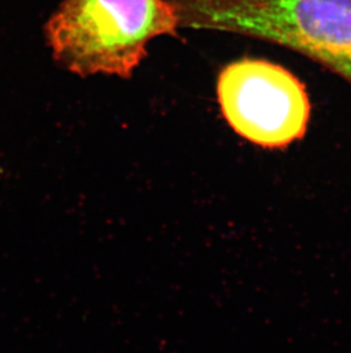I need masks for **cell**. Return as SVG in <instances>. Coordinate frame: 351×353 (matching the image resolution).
Masks as SVG:
<instances>
[{
    "instance_id": "1",
    "label": "cell",
    "mask_w": 351,
    "mask_h": 353,
    "mask_svg": "<svg viewBox=\"0 0 351 353\" xmlns=\"http://www.w3.org/2000/svg\"><path fill=\"white\" fill-rule=\"evenodd\" d=\"M179 27L265 40L351 85V0H170Z\"/></svg>"
},
{
    "instance_id": "2",
    "label": "cell",
    "mask_w": 351,
    "mask_h": 353,
    "mask_svg": "<svg viewBox=\"0 0 351 353\" xmlns=\"http://www.w3.org/2000/svg\"><path fill=\"white\" fill-rule=\"evenodd\" d=\"M179 28L170 0H63L46 38L55 61L72 74L129 78L147 45Z\"/></svg>"
},
{
    "instance_id": "3",
    "label": "cell",
    "mask_w": 351,
    "mask_h": 353,
    "mask_svg": "<svg viewBox=\"0 0 351 353\" xmlns=\"http://www.w3.org/2000/svg\"><path fill=\"white\" fill-rule=\"evenodd\" d=\"M217 94L229 126L255 145L281 150L305 137L312 111L308 94L281 65L235 61L219 74Z\"/></svg>"
}]
</instances>
